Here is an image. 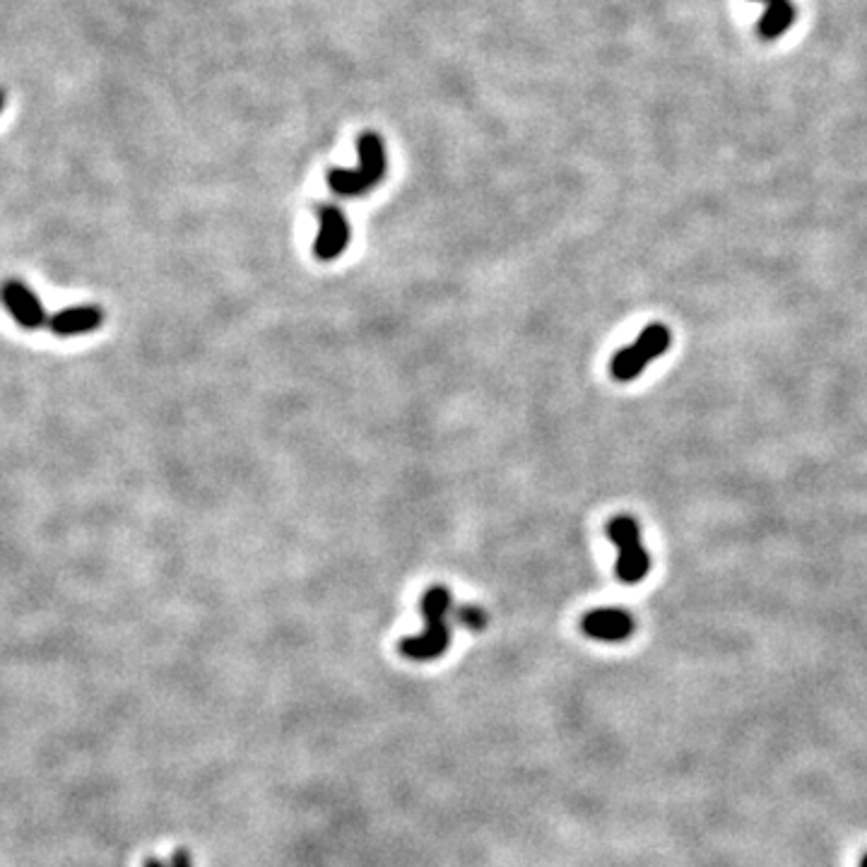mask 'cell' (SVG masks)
<instances>
[{"instance_id":"obj_1","label":"cell","mask_w":867,"mask_h":867,"mask_svg":"<svg viewBox=\"0 0 867 867\" xmlns=\"http://www.w3.org/2000/svg\"><path fill=\"white\" fill-rule=\"evenodd\" d=\"M422 617L425 632L407 636L400 641V653L410 661H437L451 646V590L443 586H431L422 596Z\"/></svg>"},{"instance_id":"obj_2","label":"cell","mask_w":867,"mask_h":867,"mask_svg":"<svg viewBox=\"0 0 867 867\" xmlns=\"http://www.w3.org/2000/svg\"><path fill=\"white\" fill-rule=\"evenodd\" d=\"M357 152H360L357 167L354 169L335 167L325 176L328 186H331V191L340 195V199H360V195L374 191L386 176L388 157H386L384 140H381L376 133H372V130L362 133L357 140Z\"/></svg>"},{"instance_id":"obj_3","label":"cell","mask_w":867,"mask_h":867,"mask_svg":"<svg viewBox=\"0 0 867 867\" xmlns=\"http://www.w3.org/2000/svg\"><path fill=\"white\" fill-rule=\"evenodd\" d=\"M608 535L612 545L620 549V559H617V576L622 584H639L646 578L651 569L649 552L641 545V531L639 523L632 516H614L608 523Z\"/></svg>"},{"instance_id":"obj_4","label":"cell","mask_w":867,"mask_h":867,"mask_svg":"<svg viewBox=\"0 0 867 867\" xmlns=\"http://www.w3.org/2000/svg\"><path fill=\"white\" fill-rule=\"evenodd\" d=\"M670 347V331L663 323H651L646 331H643L632 345H627L620 350L610 362V374L612 378L622 381H634L636 376L643 374L646 364L659 360L661 354H665Z\"/></svg>"},{"instance_id":"obj_5","label":"cell","mask_w":867,"mask_h":867,"mask_svg":"<svg viewBox=\"0 0 867 867\" xmlns=\"http://www.w3.org/2000/svg\"><path fill=\"white\" fill-rule=\"evenodd\" d=\"M319 225L313 254L319 260H335L350 244V222L338 205H319Z\"/></svg>"},{"instance_id":"obj_6","label":"cell","mask_w":867,"mask_h":867,"mask_svg":"<svg viewBox=\"0 0 867 867\" xmlns=\"http://www.w3.org/2000/svg\"><path fill=\"white\" fill-rule=\"evenodd\" d=\"M634 627H636L634 617L620 608L590 610L581 620V629L586 632V636L596 641H610V643L627 641L634 634Z\"/></svg>"},{"instance_id":"obj_7","label":"cell","mask_w":867,"mask_h":867,"mask_svg":"<svg viewBox=\"0 0 867 867\" xmlns=\"http://www.w3.org/2000/svg\"><path fill=\"white\" fill-rule=\"evenodd\" d=\"M0 299H3L6 309L12 313V319H15L20 325L30 328V331L42 328L46 323V309L42 304V299H39L24 282L8 280L3 287H0Z\"/></svg>"},{"instance_id":"obj_8","label":"cell","mask_w":867,"mask_h":867,"mask_svg":"<svg viewBox=\"0 0 867 867\" xmlns=\"http://www.w3.org/2000/svg\"><path fill=\"white\" fill-rule=\"evenodd\" d=\"M104 321V311L95 304H83V307H68L58 311L54 319H51V331L63 338L71 335H85L97 331Z\"/></svg>"},{"instance_id":"obj_9","label":"cell","mask_w":867,"mask_h":867,"mask_svg":"<svg viewBox=\"0 0 867 867\" xmlns=\"http://www.w3.org/2000/svg\"><path fill=\"white\" fill-rule=\"evenodd\" d=\"M795 18H798V10L791 0H777V3L767 6L764 18L759 22V34L773 42V39H779L783 32L793 28Z\"/></svg>"},{"instance_id":"obj_10","label":"cell","mask_w":867,"mask_h":867,"mask_svg":"<svg viewBox=\"0 0 867 867\" xmlns=\"http://www.w3.org/2000/svg\"><path fill=\"white\" fill-rule=\"evenodd\" d=\"M456 617H458V622H461L468 629H472V632H480V629L488 627V612H484L482 608H475V606L458 608Z\"/></svg>"},{"instance_id":"obj_11","label":"cell","mask_w":867,"mask_h":867,"mask_svg":"<svg viewBox=\"0 0 867 867\" xmlns=\"http://www.w3.org/2000/svg\"><path fill=\"white\" fill-rule=\"evenodd\" d=\"M169 867H193V860L189 856L186 848H179L172 853V858H169Z\"/></svg>"},{"instance_id":"obj_12","label":"cell","mask_w":867,"mask_h":867,"mask_svg":"<svg viewBox=\"0 0 867 867\" xmlns=\"http://www.w3.org/2000/svg\"><path fill=\"white\" fill-rule=\"evenodd\" d=\"M144 867H167V865H164V863H160V860L150 858V860H144Z\"/></svg>"},{"instance_id":"obj_13","label":"cell","mask_w":867,"mask_h":867,"mask_svg":"<svg viewBox=\"0 0 867 867\" xmlns=\"http://www.w3.org/2000/svg\"><path fill=\"white\" fill-rule=\"evenodd\" d=\"M3 107H6V95H3V92H0V111H3Z\"/></svg>"},{"instance_id":"obj_14","label":"cell","mask_w":867,"mask_h":867,"mask_svg":"<svg viewBox=\"0 0 867 867\" xmlns=\"http://www.w3.org/2000/svg\"><path fill=\"white\" fill-rule=\"evenodd\" d=\"M759 3H767V6H771V3H777V0H759Z\"/></svg>"},{"instance_id":"obj_15","label":"cell","mask_w":867,"mask_h":867,"mask_svg":"<svg viewBox=\"0 0 867 867\" xmlns=\"http://www.w3.org/2000/svg\"><path fill=\"white\" fill-rule=\"evenodd\" d=\"M860 867H867V856L860 860Z\"/></svg>"}]
</instances>
